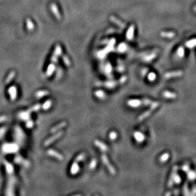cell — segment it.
<instances>
[{
	"label": "cell",
	"mask_w": 196,
	"mask_h": 196,
	"mask_svg": "<svg viewBox=\"0 0 196 196\" xmlns=\"http://www.w3.org/2000/svg\"><path fill=\"white\" fill-rule=\"evenodd\" d=\"M183 75V71H171V72H168L165 73L164 74V77L166 79H171V78H173V77H180Z\"/></svg>",
	"instance_id": "obj_2"
},
{
	"label": "cell",
	"mask_w": 196,
	"mask_h": 196,
	"mask_svg": "<svg viewBox=\"0 0 196 196\" xmlns=\"http://www.w3.org/2000/svg\"><path fill=\"white\" fill-rule=\"evenodd\" d=\"M177 55H178L179 57L182 58L185 55V49L183 46H180L178 48L177 50Z\"/></svg>",
	"instance_id": "obj_12"
},
{
	"label": "cell",
	"mask_w": 196,
	"mask_h": 196,
	"mask_svg": "<svg viewBox=\"0 0 196 196\" xmlns=\"http://www.w3.org/2000/svg\"><path fill=\"white\" fill-rule=\"evenodd\" d=\"M185 46L188 48H192L196 46V39H192L186 42Z\"/></svg>",
	"instance_id": "obj_8"
},
{
	"label": "cell",
	"mask_w": 196,
	"mask_h": 196,
	"mask_svg": "<svg viewBox=\"0 0 196 196\" xmlns=\"http://www.w3.org/2000/svg\"><path fill=\"white\" fill-rule=\"evenodd\" d=\"M173 181L174 183H175L176 184H179L181 183V177L180 176V175H178L177 173H175V175L173 176Z\"/></svg>",
	"instance_id": "obj_14"
},
{
	"label": "cell",
	"mask_w": 196,
	"mask_h": 196,
	"mask_svg": "<svg viewBox=\"0 0 196 196\" xmlns=\"http://www.w3.org/2000/svg\"><path fill=\"white\" fill-rule=\"evenodd\" d=\"M3 132H4V129H0V138L3 136Z\"/></svg>",
	"instance_id": "obj_19"
},
{
	"label": "cell",
	"mask_w": 196,
	"mask_h": 196,
	"mask_svg": "<svg viewBox=\"0 0 196 196\" xmlns=\"http://www.w3.org/2000/svg\"><path fill=\"white\" fill-rule=\"evenodd\" d=\"M162 96L164 98L168 99H175L177 97V95L175 93L170 91L166 90L162 93Z\"/></svg>",
	"instance_id": "obj_3"
},
{
	"label": "cell",
	"mask_w": 196,
	"mask_h": 196,
	"mask_svg": "<svg viewBox=\"0 0 196 196\" xmlns=\"http://www.w3.org/2000/svg\"><path fill=\"white\" fill-rule=\"evenodd\" d=\"M169 157H170L169 154L168 152H165L160 156V157L159 158V161L162 163H166L169 159Z\"/></svg>",
	"instance_id": "obj_6"
},
{
	"label": "cell",
	"mask_w": 196,
	"mask_h": 196,
	"mask_svg": "<svg viewBox=\"0 0 196 196\" xmlns=\"http://www.w3.org/2000/svg\"><path fill=\"white\" fill-rule=\"evenodd\" d=\"M158 106H159V103L157 102H153L152 103V104L150 105V109L148 110V111H146L145 112H144V113L139 117V119H140V121H141L145 119L146 117H148V116L152 114V112H153V111H154L155 109L156 108H157Z\"/></svg>",
	"instance_id": "obj_1"
},
{
	"label": "cell",
	"mask_w": 196,
	"mask_h": 196,
	"mask_svg": "<svg viewBox=\"0 0 196 196\" xmlns=\"http://www.w3.org/2000/svg\"><path fill=\"white\" fill-rule=\"evenodd\" d=\"M175 33L173 32H167V31H164V32H161L160 33V36L162 37H166V38H172L175 36Z\"/></svg>",
	"instance_id": "obj_7"
},
{
	"label": "cell",
	"mask_w": 196,
	"mask_h": 196,
	"mask_svg": "<svg viewBox=\"0 0 196 196\" xmlns=\"http://www.w3.org/2000/svg\"><path fill=\"white\" fill-rule=\"evenodd\" d=\"M8 93H9L10 95V97L12 98V99H14L16 97L17 91L15 87H12V88H10L9 90H8Z\"/></svg>",
	"instance_id": "obj_11"
},
{
	"label": "cell",
	"mask_w": 196,
	"mask_h": 196,
	"mask_svg": "<svg viewBox=\"0 0 196 196\" xmlns=\"http://www.w3.org/2000/svg\"><path fill=\"white\" fill-rule=\"evenodd\" d=\"M156 56H157V55H156L155 54H151V55L146 56V57L145 58V60L146 62H150V61H152L153 59H154L156 57Z\"/></svg>",
	"instance_id": "obj_15"
},
{
	"label": "cell",
	"mask_w": 196,
	"mask_h": 196,
	"mask_svg": "<svg viewBox=\"0 0 196 196\" xmlns=\"http://www.w3.org/2000/svg\"><path fill=\"white\" fill-rule=\"evenodd\" d=\"M14 76V73H12L10 74L9 75V76L8 77V78L7 79V80H6V83H9L10 81L11 80H12V79L13 78V77Z\"/></svg>",
	"instance_id": "obj_17"
},
{
	"label": "cell",
	"mask_w": 196,
	"mask_h": 196,
	"mask_svg": "<svg viewBox=\"0 0 196 196\" xmlns=\"http://www.w3.org/2000/svg\"><path fill=\"white\" fill-rule=\"evenodd\" d=\"M156 78H157V75L154 72H150L148 74V79L149 81H154L156 79Z\"/></svg>",
	"instance_id": "obj_13"
},
{
	"label": "cell",
	"mask_w": 196,
	"mask_h": 196,
	"mask_svg": "<svg viewBox=\"0 0 196 196\" xmlns=\"http://www.w3.org/2000/svg\"><path fill=\"white\" fill-rule=\"evenodd\" d=\"M181 169H182V170L183 171H185V172H187V171H188L190 170V166L188 164H185L184 165H183L182 167H181Z\"/></svg>",
	"instance_id": "obj_16"
},
{
	"label": "cell",
	"mask_w": 196,
	"mask_h": 196,
	"mask_svg": "<svg viewBox=\"0 0 196 196\" xmlns=\"http://www.w3.org/2000/svg\"><path fill=\"white\" fill-rule=\"evenodd\" d=\"M129 106H132V107H137L141 106V104H143V102L142 101L140 100H132L129 101Z\"/></svg>",
	"instance_id": "obj_5"
},
{
	"label": "cell",
	"mask_w": 196,
	"mask_h": 196,
	"mask_svg": "<svg viewBox=\"0 0 196 196\" xmlns=\"http://www.w3.org/2000/svg\"><path fill=\"white\" fill-rule=\"evenodd\" d=\"M134 137L138 142H143L145 140V135L141 132H136L134 133Z\"/></svg>",
	"instance_id": "obj_4"
},
{
	"label": "cell",
	"mask_w": 196,
	"mask_h": 196,
	"mask_svg": "<svg viewBox=\"0 0 196 196\" xmlns=\"http://www.w3.org/2000/svg\"><path fill=\"white\" fill-rule=\"evenodd\" d=\"M194 10H195V12H196V6H195V8H194Z\"/></svg>",
	"instance_id": "obj_21"
},
{
	"label": "cell",
	"mask_w": 196,
	"mask_h": 196,
	"mask_svg": "<svg viewBox=\"0 0 196 196\" xmlns=\"http://www.w3.org/2000/svg\"><path fill=\"white\" fill-rule=\"evenodd\" d=\"M6 119H7V117H6L5 116H1V117H0V123L5 121L6 120Z\"/></svg>",
	"instance_id": "obj_18"
},
{
	"label": "cell",
	"mask_w": 196,
	"mask_h": 196,
	"mask_svg": "<svg viewBox=\"0 0 196 196\" xmlns=\"http://www.w3.org/2000/svg\"><path fill=\"white\" fill-rule=\"evenodd\" d=\"M187 176H188V179L190 180H195L196 178V172L192 170H189L187 171Z\"/></svg>",
	"instance_id": "obj_10"
},
{
	"label": "cell",
	"mask_w": 196,
	"mask_h": 196,
	"mask_svg": "<svg viewBox=\"0 0 196 196\" xmlns=\"http://www.w3.org/2000/svg\"><path fill=\"white\" fill-rule=\"evenodd\" d=\"M147 71H148V70H147V69H145V71H144V72L142 73V74H143V75H145V74H146V72H147Z\"/></svg>",
	"instance_id": "obj_20"
},
{
	"label": "cell",
	"mask_w": 196,
	"mask_h": 196,
	"mask_svg": "<svg viewBox=\"0 0 196 196\" xmlns=\"http://www.w3.org/2000/svg\"><path fill=\"white\" fill-rule=\"evenodd\" d=\"M15 148L16 147L14 145H5L3 147V151L5 152H13Z\"/></svg>",
	"instance_id": "obj_9"
}]
</instances>
